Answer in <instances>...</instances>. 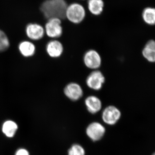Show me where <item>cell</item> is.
Returning a JSON list of instances; mask_svg holds the SVG:
<instances>
[{"mask_svg": "<svg viewBox=\"0 0 155 155\" xmlns=\"http://www.w3.org/2000/svg\"><path fill=\"white\" fill-rule=\"evenodd\" d=\"M105 132V127L97 122L91 123L86 129L87 135L94 141L100 140L104 137Z\"/></svg>", "mask_w": 155, "mask_h": 155, "instance_id": "obj_7", "label": "cell"}, {"mask_svg": "<svg viewBox=\"0 0 155 155\" xmlns=\"http://www.w3.org/2000/svg\"><path fill=\"white\" fill-rule=\"evenodd\" d=\"M68 7L65 0H46L41 4L40 10L46 19H64Z\"/></svg>", "mask_w": 155, "mask_h": 155, "instance_id": "obj_1", "label": "cell"}, {"mask_svg": "<svg viewBox=\"0 0 155 155\" xmlns=\"http://www.w3.org/2000/svg\"><path fill=\"white\" fill-rule=\"evenodd\" d=\"M15 155H30L27 150L24 148H20L17 150Z\"/></svg>", "mask_w": 155, "mask_h": 155, "instance_id": "obj_19", "label": "cell"}, {"mask_svg": "<svg viewBox=\"0 0 155 155\" xmlns=\"http://www.w3.org/2000/svg\"><path fill=\"white\" fill-rule=\"evenodd\" d=\"M85 14L83 6L78 3H73L67 7L66 18L72 23L79 24L84 19Z\"/></svg>", "mask_w": 155, "mask_h": 155, "instance_id": "obj_2", "label": "cell"}, {"mask_svg": "<svg viewBox=\"0 0 155 155\" xmlns=\"http://www.w3.org/2000/svg\"><path fill=\"white\" fill-rule=\"evenodd\" d=\"M10 46L8 38L4 31L0 29V53L7 51Z\"/></svg>", "mask_w": 155, "mask_h": 155, "instance_id": "obj_17", "label": "cell"}, {"mask_svg": "<svg viewBox=\"0 0 155 155\" xmlns=\"http://www.w3.org/2000/svg\"><path fill=\"white\" fill-rule=\"evenodd\" d=\"M85 152L83 147L80 145H72L68 151V155H85Z\"/></svg>", "mask_w": 155, "mask_h": 155, "instance_id": "obj_18", "label": "cell"}, {"mask_svg": "<svg viewBox=\"0 0 155 155\" xmlns=\"http://www.w3.org/2000/svg\"><path fill=\"white\" fill-rule=\"evenodd\" d=\"M143 58L150 63L155 61V42L153 40H150L147 43L142 50Z\"/></svg>", "mask_w": 155, "mask_h": 155, "instance_id": "obj_13", "label": "cell"}, {"mask_svg": "<svg viewBox=\"0 0 155 155\" xmlns=\"http://www.w3.org/2000/svg\"><path fill=\"white\" fill-rule=\"evenodd\" d=\"M153 155H155V154H153Z\"/></svg>", "mask_w": 155, "mask_h": 155, "instance_id": "obj_20", "label": "cell"}, {"mask_svg": "<svg viewBox=\"0 0 155 155\" xmlns=\"http://www.w3.org/2000/svg\"><path fill=\"white\" fill-rule=\"evenodd\" d=\"M25 31L26 36L32 41L39 40L45 35V28L37 23H29L26 26Z\"/></svg>", "mask_w": 155, "mask_h": 155, "instance_id": "obj_9", "label": "cell"}, {"mask_svg": "<svg viewBox=\"0 0 155 155\" xmlns=\"http://www.w3.org/2000/svg\"><path fill=\"white\" fill-rule=\"evenodd\" d=\"M121 116L120 110L116 107L110 106L104 110L102 115L104 122L109 125H114L119 121Z\"/></svg>", "mask_w": 155, "mask_h": 155, "instance_id": "obj_6", "label": "cell"}, {"mask_svg": "<svg viewBox=\"0 0 155 155\" xmlns=\"http://www.w3.org/2000/svg\"><path fill=\"white\" fill-rule=\"evenodd\" d=\"M45 34L50 38H59L63 34V29L61 20L58 18H52L48 20L45 26Z\"/></svg>", "mask_w": 155, "mask_h": 155, "instance_id": "obj_3", "label": "cell"}, {"mask_svg": "<svg viewBox=\"0 0 155 155\" xmlns=\"http://www.w3.org/2000/svg\"><path fill=\"white\" fill-rule=\"evenodd\" d=\"M85 104L89 113L95 114L101 109L102 105L101 100L95 96H90L85 100Z\"/></svg>", "mask_w": 155, "mask_h": 155, "instance_id": "obj_12", "label": "cell"}, {"mask_svg": "<svg viewBox=\"0 0 155 155\" xmlns=\"http://www.w3.org/2000/svg\"><path fill=\"white\" fill-rule=\"evenodd\" d=\"M18 50L21 54L25 58H30L34 55L36 47L33 42L29 41H23L18 45Z\"/></svg>", "mask_w": 155, "mask_h": 155, "instance_id": "obj_11", "label": "cell"}, {"mask_svg": "<svg viewBox=\"0 0 155 155\" xmlns=\"http://www.w3.org/2000/svg\"><path fill=\"white\" fill-rule=\"evenodd\" d=\"M84 63L88 69L97 70L101 67L102 60L100 54L94 50H90L84 56Z\"/></svg>", "mask_w": 155, "mask_h": 155, "instance_id": "obj_5", "label": "cell"}, {"mask_svg": "<svg viewBox=\"0 0 155 155\" xmlns=\"http://www.w3.org/2000/svg\"><path fill=\"white\" fill-rule=\"evenodd\" d=\"M87 5L89 11L93 15L98 16L103 12L104 7L103 0H88Z\"/></svg>", "mask_w": 155, "mask_h": 155, "instance_id": "obj_15", "label": "cell"}, {"mask_svg": "<svg viewBox=\"0 0 155 155\" xmlns=\"http://www.w3.org/2000/svg\"><path fill=\"white\" fill-rule=\"evenodd\" d=\"M142 17L146 23L149 25H154L155 23V10L154 8L148 7L144 9Z\"/></svg>", "mask_w": 155, "mask_h": 155, "instance_id": "obj_16", "label": "cell"}, {"mask_svg": "<svg viewBox=\"0 0 155 155\" xmlns=\"http://www.w3.org/2000/svg\"><path fill=\"white\" fill-rule=\"evenodd\" d=\"M64 48L62 43L57 40L54 39L48 42L46 46V51L51 58H60L64 52Z\"/></svg>", "mask_w": 155, "mask_h": 155, "instance_id": "obj_10", "label": "cell"}, {"mask_svg": "<svg viewBox=\"0 0 155 155\" xmlns=\"http://www.w3.org/2000/svg\"><path fill=\"white\" fill-rule=\"evenodd\" d=\"M18 125L12 120H7L3 123L2 126V131L7 137H14L18 130Z\"/></svg>", "mask_w": 155, "mask_h": 155, "instance_id": "obj_14", "label": "cell"}, {"mask_svg": "<svg viewBox=\"0 0 155 155\" xmlns=\"http://www.w3.org/2000/svg\"><path fill=\"white\" fill-rule=\"evenodd\" d=\"M64 94L71 101H78L83 95V91L80 84L75 82L67 84L64 88Z\"/></svg>", "mask_w": 155, "mask_h": 155, "instance_id": "obj_8", "label": "cell"}, {"mask_svg": "<svg viewBox=\"0 0 155 155\" xmlns=\"http://www.w3.org/2000/svg\"><path fill=\"white\" fill-rule=\"evenodd\" d=\"M105 81V78L102 72L99 70H95L87 78L86 82L89 88L99 91L103 87Z\"/></svg>", "mask_w": 155, "mask_h": 155, "instance_id": "obj_4", "label": "cell"}]
</instances>
